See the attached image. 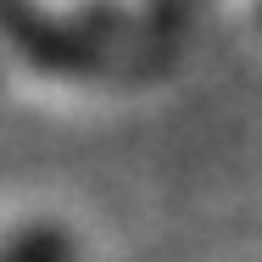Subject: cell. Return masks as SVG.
Listing matches in <instances>:
<instances>
[{
  "mask_svg": "<svg viewBox=\"0 0 262 262\" xmlns=\"http://www.w3.org/2000/svg\"><path fill=\"white\" fill-rule=\"evenodd\" d=\"M0 262H73V240L45 217H28L0 234Z\"/></svg>",
  "mask_w": 262,
  "mask_h": 262,
  "instance_id": "cell-1",
  "label": "cell"
},
{
  "mask_svg": "<svg viewBox=\"0 0 262 262\" xmlns=\"http://www.w3.org/2000/svg\"><path fill=\"white\" fill-rule=\"evenodd\" d=\"M257 28H262V0H257Z\"/></svg>",
  "mask_w": 262,
  "mask_h": 262,
  "instance_id": "cell-2",
  "label": "cell"
}]
</instances>
